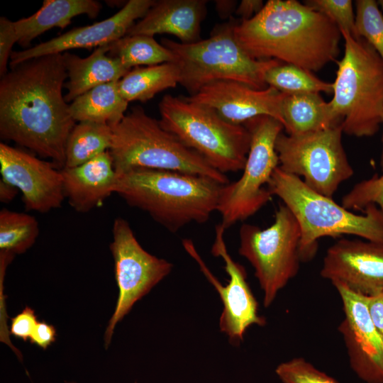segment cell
<instances>
[{"instance_id":"3957f363","label":"cell","mask_w":383,"mask_h":383,"mask_svg":"<svg viewBox=\"0 0 383 383\" xmlns=\"http://www.w3.org/2000/svg\"><path fill=\"white\" fill-rule=\"evenodd\" d=\"M115 193L175 233L217 211L223 184L201 175L135 167L116 173Z\"/></svg>"},{"instance_id":"74e56055","label":"cell","mask_w":383,"mask_h":383,"mask_svg":"<svg viewBox=\"0 0 383 383\" xmlns=\"http://www.w3.org/2000/svg\"><path fill=\"white\" fill-rule=\"evenodd\" d=\"M264 6L262 0H242L238 4L235 13L240 17L241 21L249 20L257 14Z\"/></svg>"},{"instance_id":"83f0119b","label":"cell","mask_w":383,"mask_h":383,"mask_svg":"<svg viewBox=\"0 0 383 383\" xmlns=\"http://www.w3.org/2000/svg\"><path fill=\"white\" fill-rule=\"evenodd\" d=\"M39 225L31 215L2 209L0 211V253L22 254L35 242Z\"/></svg>"},{"instance_id":"f1b7e54d","label":"cell","mask_w":383,"mask_h":383,"mask_svg":"<svg viewBox=\"0 0 383 383\" xmlns=\"http://www.w3.org/2000/svg\"><path fill=\"white\" fill-rule=\"evenodd\" d=\"M265 81L268 87L287 94L333 92V83L322 81L311 72L289 64L279 63L270 68Z\"/></svg>"},{"instance_id":"2e32d148","label":"cell","mask_w":383,"mask_h":383,"mask_svg":"<svg viewBox=\"0 0 383 383\" xmlns=\"http://www.w3.org/2000/svg\"><path fill=\"white\" fill-rule=\"evenodd\" d=\"M320 274L362 295L383 292V242L338 240L328 248Z\"/></svg>"},{"instance_id":"6da1fadb","label":"cell","mask_w":383,"mask_h":383,"mask_svg":"<svg viewBox=\"0 0 383 383\" xmlns=\"http://www.w3.org/2000/svg\"><path fill=\"white\" fill-rule=\"evenodd\" d=\"M67 73L62 53L11 67L0 80V138L49 158L62 170L76 125L62 94Z\"/></svg>"},{"instance_id":"4fadbf2b","label":"cell","mask_w":383,"mask_h":383,"mask_svg":"<svg viewBox=\"0 0 383 383\" xmlns=\"http://www.w3.org/2000/svg\"><path fill=\"white\" fill-rule=\"evenodd\" d=\"M226 230L221 223L216 225L215 240L211 249L213 255L221 257L224 262V269L229 276L226 286L222 285L211 272L191 240L184 239L182 244L218 292L223 304L219 319L220 330L228 336L232 344L238 345L243 340L244 333L248 327L254 324L264 326L266 321L258 315V304L246 280L244 267L235 262L228 252L223 238Z\"/></svg>"},{"instance_id":"ba28073f","label":"cell","mask_w":383,"mask_h":383,"mask_svg":"<svg viewBox=\"0 0 383 383\" xmlns=\"http://www.w3.org/2000/svg\"><path fill=\"white\" fill-rule=\"evenodd\" d=\"M162 127L225 174L243 170L251 136L244 125L231 123L212 108L187 96L165 95L159 103Z\"/></svg>"},{"instance_id":"b9f144b4","label":"cell","mask_w":383,"mask_h":383,"mask_svg":"<svg viewBox=\"0 0 383 383\" xmlns=\"http://www.w3.org/2000/svg\"><path fill=\"white\" fill-rule=\"evenodd\" d=\"M378 5L381 7L383 11V0H379L377 1Z\"/></svg>"},{"instance_id":"ab89813d","label":"cell","mask_w":383,"mask_h":383,"mask_svg":"<svg viewBox=\"0 0 383 383\" xmlns=\"http://www.w3.org/2000/svg\"><path fill=\"white\" fill-rule=\"evenodd\" d=\"M18 189L3 179H0V201L2 203L11 202L17 195Z\"/></svg>"},{"instance_id":"8992f818","label":"cell","mask_w":383,"mask_h":383,"mask_svg":"<svg viewBox=\"0 0 383 383\" xmlns=\"http://www.w3.org/2000/svg\"><path fill=\"white\" fill-rule=\"evenodd\" d=\"M344 55L338 62L333 97L328 102L343 132L355 137L375 135L382 125L383 61L364 38L340 30Z\"/></svg>"},{"instance_id":"f546056e","label":"cell","mask_w":383,"mask_h":383,"mask_svg":"<svg viewBox=\"0 0 383 383\" xmlns=\"http://www.w3.org/2000/svg\"><path fill=\"white\" fill-rule=\"evenodd\" d=\"M355 6L357 35L374 48L383 61V15L377 1L357 0Z\"/></svg>"},{"instance_id":"44dd1931","label":"cell","mask_w":383,"mask_h":383,"mask_svg":"<svg viewBox=\"0 0 383 383\" xmlns=\"http://www.w3.org/2000/svg\"><path fill=\"white\" fill-rule=\"evenodd\" d=\"M109 45L98 47L87 57L68 52L62 53L68 79L65 84L67 103L99 85L119 81L131 70L118 59L108 55Z\"/></svg>"},{"instance_id":"52a82bcc","label":"cell","mask_w":383,"mask_h":383,"mask_svg":"<svg viewBox=\"0 0 383 383\" xmlns=\"http://www.w3.org/2000/svg\"><path fill=\"white\" fill-rule=\"evenodd\" d=\"M231 20L217 26L210 37L193 43H182L163 38L161 44L174 56L179 70V83L191 96L203 87L221 80L243 83L257 89L268 86L266 72L279 63L274 60H258L250 57L237 42Z\"/></svg>"},{"instance_id":"d590c367","label":"cell","mask_w":383,"mask_h":383,"mask_svg":"<svg viewBox=\"0 0 383 383\" xmlns=\"http://www.w3.org/2000/svg\"><path fill=\"white\" fill-rule=\"evenodd\" d=\"M56 339L55 328L45 321H38L30 338V342L42 349H47Z\"/></svg>"},{"instance_id":"cb8c5ba5","label":"cell","mask_w":383,"mask_h":383,"mask_svg":"<svg viewBox=\"0 0 383 383\" xmlns=\"http://www.w3.org/2000/svg\"><path fill=\"white\" fill-rule=\"evenodd\" d=\"M118 81L99 85L76 98L70 104L75 121H90L113 127L125 116L128 102L121 95Z\"/></svg>"},{"instance_id":"7bdbcfd3","label":"cell","mask_w":383,"mask_h":383,"mask_svg":"<svg viewBox=\"0 0 383 383\" xmlns=\"http://www.w3.org/2000/svg\"><path fill=\"white\" fill-rule=\"evenodd\" d=\"M66 383H75V382H66Z\"/></svg>"},{"instance_id":"9a60e30c","label":"cell","mask_w":383,"mask_h":383,"mask_svg":"<svg viewBox=\"0 0 383 383\" xmlns=\"http://www.w3.org/2000/svg\"><path fill=\"white\" fill-rule=\"evenodd\" d=\"M0 172L1 179L21 192L28 211L47 213L65 199L61 170L4 143H0Z\"/></svg>"},{"instance_id":"9c48e42d","label":"cell","mask_w":383,"mask_h":383,"mask_svg":"<svg viewBox=\"0 0 383 383\" xmlns=\"http://www.w3.org/2000/svg\"><path fill=\"white\" fill-rule=\"evenodd\" d=\"M239 236V254L253 267L264 293V306L268 307L299 272L301 261L299 223L291 211L280 204L269 227L262 229L244 223Z\"/></svg>"},{"instance_id":"4dcf8cb0","label":"cell","mask_w":383,"mask_h":383,"mask_svg":"<svg viewBox=\"0 0 383 383\" xmlns=\"http://www.w3.org/2000/svg\"><path fill=\"white\" fill-rule=\"evenodd\" d=\"M370 204L383 210V173L358 182L342 199V206L350 211L363 212Z\"/></svg>"},{"instance_id":"d6986e66","label":"cell","mask_w":383,"mask_h":383,"mask_svg":"<svg viewBox=\"0 0 383 383\" xmlns=\"http://www.w3.org/2000/svg\"><path fill=\"white\" fill-rule=\"evenodd\" d=\"M65 198L77 212L101 206L115 193L117 174L109 151L74 167L61 170Z\"/></svg>"},{"instance_id":"7c38bea8","label":"cell","mask_w":383,"mask_h":383,"mask_svg":"<svg viewBox=\"0 0 383 383\" xmlns=\"http://www.w3.org/2000/svg\"><path fill=\"white\" fill-rule=\"evenodd\" d=\"M113 241L110 244L114 260L118 296L114 312L105 331V348L111 343L115 326L159 282L170 274L172 264L145 250L136 239L128 222L114 220Z\"/></svg>"},{"instance_id":"8d00e7d4","label":"cell","mask_w":383,"mask_h":383,"mask_svg":"<svg viewBox=\"0 0 383 383\" xmlns=\"http://www.w3.org/2000/svg\"><path fill=\"white\" fill-rule=\"evenodd\" d=\"M365 300L372 321L383 336V292L365 295Z\"/></svg>"},{"instance_id":"5b68a950","label":"cell","mask_w":383,"mask_h":383,"mask_svg":"<svg viewBox=\"0 0 383 383\" xmlns=\"http://www.w3.org/2000/svg\"><path fill=\"white\" fill-rule=\"evenodd\" d=\"M112 128L109 152L116 173L135 168L170 170L205 176L227 184L229 179L203 157L164 129L140 106Z\"/></svg>"},{"instance_id":"7a4b0ae2","label":"cell","mask_w":383,"mask_h":383,"mask_svg":"<svg viewBox=\"0 0 383 383\" xmlns=\"http://www.w3.org/2000/svg\"><path fill=\"white\" fill-rule=\"evenodd\" d=\"M233 33L252 58L311 72L337 59L343 38L334 22L296 0H269L254 17L236 23Z\"/></svg>"},{"instance_id":"277c9868","label":"cell","mask_w":383,"mask_h":383,"mask_svg":"<svg viewBox=\"0 0 383 383\" xmlns=\"http://www.w3.org/2000/svg\"><path fill=\"white\" fill-rule=\"evenodd\" d=\"M272 196H278L296 218L301 231V261L311 260L323 237L355 235L364 240L383 242V210L367 206L357 214L322 195L299 177L282 171L279 166L267 184Z\"/></svg>"},{"instance_id":"30bf717a","label":"cell","mask_w":383,"mask_h":383,"mask_svg":"<svg viewBox=\"0 0 383 383\" xmlns=\"http://www.w3.org/2000/svg\"><path fill=\"white\" fill-rule=\"evenodd\" d=\"M243 125L251 136L243 172L237 181L223 185L218 203L221 223L226 229L254 215L271 200L273 196L264 186L279 164L275 142L284 129L282 123L260 116Z\"/></svg>"},{"instance_id":"e575fe53","label":"cell","mask_w":383,"mask_h":383,"mask_svg":"<svg viewBox=\"0 0 383 383\" xmlns=\"http://www.w3.org/2000/svg\"><path fill=\"white\" fill-rule=\"evenodd\" d=\"M38 323L34 310L26 306L21 312L11 318V334L26 342L30 339Z\"/></svg>"},{"instance_id":"ac0fdd59","label":"cell","mask_w":383,"mask_h":383,"mask_svg":"<svg viewBox=\"0 0 383 383\" xmlns=\"http://www.w3.org/2000/svg\"><path fill=\"white\" fill-rule=\"evenodd\" d=\"M285 94L274 87L257 89L243 83L221 80L203 87L187 96L214 109L223 119L237 125L260 116H269L283 125L282 104Z\"/></svg>"},{"instance_id":"484cf974","label":"cell","mask_w":383,"mask_h":383,"mask_svg":"<svg viewBox=\"0 0 383 383\" xmlns=\"http://www.w3.org/2000/svg\"><path fill=\"white\" fill-rule=\"evenodd\" d=\"M111 140L110 126L90 121L78 122L67 140L64 167H77L109 151Z\"/></svg>"},{"instance_id":"ffe728a7","label":"cell","mask_w":383,"mask_h":383,"mask_svg":"<svg viewBox=\"0 0 383 383\" xmlns=\"http://www.w3.org/2000/svg\"><path fill=\"white\" fill-rule=\"evenodd\" d=\"M206 0L155 1L127 35L171 34L182 43L201 40V24L206 14Z\"/></svg>"},{"instance_id":"7402d4cb","label":"cell","mask_w":383,"mask_h":383,"mask_svg":"<svg viewBox=\"0 0 383 383\" xmlns=\"http://www.w3.org/2000/svg\"><path fill=\"white\" fill-rule=\"evenodd\" d=\"M102 5L95 0H45L42 6L31 16L14 21L18 43L23 48L52 28H65L71 20L85 14L96 18Z\"/></svg>"},{"instance_id":"603a6c76","label":"cell","mask_w":383,"mask_h":383,"mask_svg":"<svg viewBox=\"0 0 383 383\" xmlns=\"http://www.w3.org/2000/svg\"><path fill=\"white\" fill-rule=\"evenodd\" d=\"M282 116L287 134L320 131L340 124L319 93L285 94Z\"/></svg>"},{"instance_id":"f35d334b","label":"cell","mask_w":383,"mask_h":383,"mask_svg":"<svg viewBox=\"0 0 383 383\" xmlns=\"http://www.w3.org/2000/svg\"><path fill=\"white\" fill-rule=\"evenodd\" d=\"M214 3L218 16L223 19L231 17L238 6L237 1L233 0H216Z\"/></svg>"},{"instance_id":"d4e9b609","label":"cell","mask_w":383,"mask_h":383,"mask_svg":"<svg viewBox=\"0 0 383 383\" xmlns=\"http://www.w3.org/2000/svg\"><path fill=\"white\" fill-rule=\"evenodd\" d=\"M179 70L174 62L136 67L118 82L121 95L129 103L145 102L179 83Z\"/></svg>"},{"instance_id":"4316f807","label":"cell","mask_w":383,"mask_h":383,"mask_svg":"<svg viewBox=\"0 0 383 383\" xmlns=\"http://www.w3.org/2000/svg\"><path fill=\"white\" fill-rule=\"evenodd\" d=\"M108 55L126 67L155 65L174 62L172 52L147 35H126L109 45Z\"/></svg>"},{"instance_id":"60d3db41","label":"cell","mask_w":383,"mask_h":383,"mask_svg":"<svg viewBox=\"0 0 383 383\" xmlns=\"http://www.w3.org/2000/svg\"><path fill=\"white\" fill-rule=\"evenodd\" d=\"M382 152H381V155H380L379 165H380L381 170L383 172V109H382Z\"/></svg>"},{"instance_id":"1f68e13d","label":"cell","mask_w":383,"mask_h":383,"mask_svg":"<svg viewBox=\"0 0 383 383\" xmlns=\"http://www.w3.org/2000/svg\"><path fill=\"white\" fill-rule=\"evenodd\" d=\"M275 372L283 383H340L300 357L282 362Z\"/></svg>"},{"instance_id":"5bb4252c","label":"cell","mask_w":383,"mask_h":383,"mask_svg":"<svg viewBox=\"0 0 383 383\" xmlns=\"http://www.w3.org/2000/svg\"><path fill=\"white\" fill-rule=\"evenodd\" d=\"M332 284L343 303L344 318L338 330L352 370L365 383H383V336L370 318L365 295L340 282Z\"/></svg>"},{"instance_id":"8fae6325","label":"cell","mask_w":383,"mask_h":383,"mask_svg":"<svg viewBox=\"0 0 383 383\" xmlns=\"http://www.w3.org/2000/svg\"><path fill=\"white\" fill-rule=\"evenodd\" d=\"M343 133L340 124L303 133L281 132L275 142L279 167L301 177L309 187L332 198L354 173L343 146Z\"/></svg>"},{"instance_id":"e0dca14e","label":"cell","mask_w":383,"mask_h":383,"mask_svg":"<svg viewBox=\"0 0 383 383\" xmlns=\"http://www.w3.org/2000/svg\"><path fill=\"white\" fill-rule=\"evenodd\" d=\"M154 0H129L115 14L101 21L74 28L32 48L14 51L10 67L24 61L76 48H91L109 45L126 35L138 19H141L154 4Z\"/></svg>"},{"instance_id":"836d02e7","label":"cell","mask_w":383,"mask_h":383,"mask_svg":"<svg viewBox=\"0 0 383 383\" xmlns=\"http://www.w3.org/2000/svg\"><path fill=\"white\" fill-rule=\"evenodd\" d=\"M18 43V35L12 21L4 16L0 18V76L8 72L9 59L13 45Z\"/></svg>"},{"instance_id":"d6a6232c","label":"cell","mask_w":383,"mask_h":383,"mask_svg":"<svg viewBox=\"0 0 383 383\" xmlns=\"http://www.w3.org/2000/svg\"><path fill=\"white\" fill-rule=\"evenodd\" d=\"M334 22L340 30L348 32L353 38H360L355 28L353 2L350 0H307L304 3Z\"/></svg>"}]
</instances>
